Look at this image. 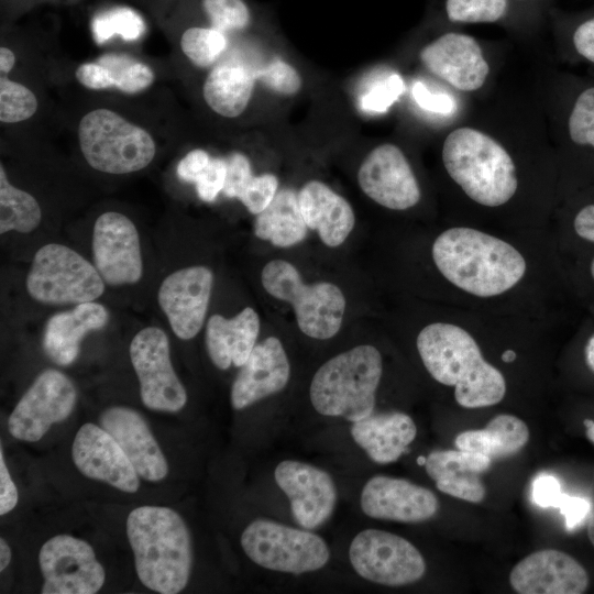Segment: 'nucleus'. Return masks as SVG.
<instances>
[{"label":"nucleus","mask_w":594,"mask_h":594,"mask_svg":"<svg viewBox=\"0 0 594 594\" xmlns=\"http://www.w3.org/2000/svg\"><path fill=\"white\" fill-rule=\"evenodd\" d=\"M77 399L75 385L61 371H43L21 397L8 420L9 432L15 439L35 442L48 429L65 420Z\"/></svg>","instance_id":"nucleus-13"},{"label":"nucleus","mask_w":594,"mask_h":594,"mask_svg":"<svg viewBox=\"0 0 594 594\" xmlns=\"http://www.w3.org/2000/svg\"><path fill=\"white\" fill-rule=\"evenodd\" d=\"M274 477L288 497L299 526L315 529L330 518L338 493L329 473L308 463L285 460L276 466Z\"/></svg>","instance_id":"nucleus-16"},{"label":"nucleus","mask_w":594,"mask_h":594,"mask_svg":"<svg viewBox=\"0 0 594 594\" xmlns=\"http://www.w3.org/2000/svg\"><path fill=\"white\" fill-rule=\"evenodd\" d=\"M109 320L107 308L95 301L76 305L53 315L46 322L43 349L51 361L61 366L72 364L79 354L82 338L103 328Z\"/></svg>","instance_id":"nucleus-26"},{"label":"nucleus","mask_w":594,"mask_h":594,"mask_svg":"<svg viewBox=\"0 0 594 594\" xmlns=\"http://www.w3.org/2000/svg\"><path fill=\"white\" fill-rule=\"evenodd\" d=\"M417 428L405 413L372 414L353 422L351 436L370 457L380 464L395 462L414 441Z\"/></svg>","instance_id":"nucleus-28"},{"label":"nucleus","mask_w":594,"mask_h":594,"mask_svg":"<svg viewBox=\"0 0 594 594\" xmlns=\"http://www.w3.org/2000/svg\"><path fill=\"white\" fill-rule=\"evenodd\" d=\"M38 563L42 594H95L105 583V569L92 547L69 535L48 539L40 549Z\"/></svg>","instance_id":"nucleus-12"},{"label":"nucleus","mask_w":594,"mask_h":594,"mask_svg":"<svg viewBox=\"0 0 594 594\" xmlns=\"http://www.w3.org/2000/svg\"><path fill=\"white\" fill-rule=\"evenodd\" d=\"M29 295L50 305L95 301L105 292L96 266L70 248L48 243L34 255L26 277Z\"/></svg>","instance_id":"nucleus-8"},{"label":"nucleus","mask_w":594,"mask_h":594,"mask_svg":"<svg viewBox=\"0 0 594 594\" xmlns=\"http://www.w3.org/2000/svg\"><path fill=\"white\" fill-rule=\"evenodd\" d=\"M510 0H444L447 19L452 23H494L509 11Z\"/></svg>","instance_id":"nucleus-38"},{"label":"nucleus","mask_w":594,"mask_h":594,"mask_svg":"<svg viewBox=\"0 0 594 594\" xmlns=\"http://www.w3.org/2000/svg\"><path fill=\"white\" fill-rule=\"evenodd\" d=\"M127 535L139 580L161 594L183 591L189 580L193 549L180 515L162 506H141L127 519Z\"/></svg>","instance_id":"nucleus-3"},{"label":"nucleus","mask_w":594,"mask_h":594,"mask_svg":"<svg viewBox=\"0 0 594 594\" xmlns=\"http://www.w3.org/2000/svg\"><path fill=\"white\" fill-rule=\"evenodd\" d=\"M94 265L106 284H135L143 273L140 239L124 215L108 211L98 217L92 232Z\"/></svg>","instance_id":"nucleus-14"},{"label":"nucleus","mask_w":594,"mask_h":594,"mask_svg":"<svg viewBox=\"0 0 594 594\" xmlns=\"http://www.w3.org/2000/svg\"><path fill=\"white\" fill-rule=\"evenodd\" d=\"M290 366L279 339L270 337L255 344L232 387L231 405L240 410L280 392L288 383Z\"/></svg>","instance_id":"nucleus-23"},{"label":"nucleus","mask_w":594,"mask_h":594,"mask_svg":"<svg viewBox=\"0 0 594 594\" xmlns=\"http://www.w3.org/2000/svg\"><path fill=\"white\" fill-rule=\"evenodd\" d=\"M255 72L234 62L215 66L205 79L202 95L211 110L224 118L239 117L253 95Z\"/></svg>","instance_id":"nucleus-29"},{"label":"nucleus","mask_w":594,"mask_h":594,"mask_svg":"<svg viewBox=\"0 0 594 594\" xmlns=\"http://www.w3.org/2000/svg\"><path fill=\"white\" fill-rule=\"evenodd\" d=\"M211 161L208 152L201 148H195L188 152L177 165L178 177L186 182L196 184L199 176L206 169Z\"/></svg>","instance_id":"nucleus-47"},{"label":"nucleus","mask_w":594,"mask_h":594,"mask_svg":"<svg viewBox=\"0 0 594 594\" xmlns=\"http://www.w3.org/2000/svg\"><path fill=\"white\" fill-rule=\"evenodd\" d=\"M97 61L107 68L112 87L122 92L138 94L154 82L152 68L127 54L107 53Z\"/></svg>","instance_id":"nucleus-34"},{"label":"nucleus","mask_w":594,"mask_h":594,"mask_svg":"<svg viewBox=\"0 0 594 594\" xmlns=\"http://www.w3.org/2000/svg\"><path fill=\"white\" fill-rule=\"evenodd\" d=\"M72 457L76 468L89 479L125 493L139 490V474L119 443L101 426L87 422L79 428Z\"/></svg>","instance_id":"nucleus-18"},{"label":"nucleus","mask_w":594,"mask_h":594,"mask_svg":"<svg viewBox=\"0 0 594 594\" xmlns=\"http://www.w3.org/2000/svg\"><path fill=\"white\" fill-rule=\"evenodd\" d=\"M431 255L450 284L482 298L510 290L527 271L526 260L515 246L469 227L441 232L433 241Z\"/></svg>","instance_id":"nucleus-1"},{"label":"nucleus","mask_w":594,"mask_h":594,"mask_svg":"<svg viewBox=\"0 0 594 594\" xmlns=\"http://www.w3.org/2000/svg\"><path fill=\"white\" fill-rule=\"evenodd\" d=\"M38 102L28 87L0 75V120L16 123L30 119L37 110Z\"/></svg>","instance_id":"nucleus-39"},{"label":"nucleus","mask_w":594,"mask_h":594,"mask_svg":"<svg viewBox=\"0 0 594 594\" xmlns=\"http://www.w3.org/2000/svg\"><path fill=\"white\" fill-rule=\"evenodd\" d=\"M308 227L301 215L298 196L290 188L279 189L272 202L254 221L255 235L278 248H289L307 237Z\"/></svg>","instance_id":"nucleus-31"},{"label":"nucleus","mask_w":594,"mask_h":594,"mask_svg":"<svg viewBox=\"0 0 594 594\" xmlns=\"http://www.w3.org/2000/svg\"><path fill=\"white\" fill-rule=\"evenodd\" d=\"M213 274L206 266H189L169 274L158 289V304L174 333L193 339L205 322Z\"/></svg>","instance_id":"nucleus-17"},{"label":"nucleus","mask_w":594,"mask_h":594,"mask_svg":"<svg viewBox=\"0 0 594 594\" xmlns=\"http://www.w3.org/2000/svg\"><path fill=\"white\" fill-rule=\"evenodd\" d=\"M129 352L144 406L179 411L187 403V393L173 369L167 334L157 327L144 328L132 339Z\"/></svg>","instance_id":"nucleus-11"},{"label":"nucleus","mask_w":594,"mask_h":594,"mask_svg":"<svg viewBox=\"0 0 594 594\" xmlns=\"http://www.w3.org/2000/svg\"><path fill=\"white\" fill-rule=\"evenodd\" d=\"M228 46V36L210 25H193L180 35V48L197 67L208 68Z\"/></svg>","instance_id":"nucleus-35"},{"label":"nucleus","mask_w":594,"mask_h":594,"mask_svg":"<svg viewBox=\"0 0 594 594\" xmlns=\"http://www.w3.org/2000/svg\"><path fill=\"white\" fill-rule=\"evenodd\" d=\"M19 495L15 484L4 462L3 450H0V515L8 514L18 504Z\"/></svg>","instance_id":"nucleus-49"},{"label":"nucleus","mask_w":594,"mask_h":594,"mask_svg":"<svg viewBox=\"0 0 594 594\" xmlns=\"http://www.w3.org/2000/svg\"><path fill=\"white\" fill-rule=\"evenodd\" d=\"M416 344L428 373L437 382L454 387L461 407H490L505 397L504 375L484 359L476 340L462 327L430 323L421 329Z\"/></svg>","instance_id":"nucleus-2"},{"label":"nucleus","mask_w":594,"mask_h":594,"mask_svg":"<svg viewBox=\"0 0 594 594\" xmlns=\"http://www.w3.org/2000/svg\"><path fill=\"white\" fill-rule=\"evenodd\" d=\"M515 358H516V354L513 351H506L503 354V360L506 361V362H512Z\"/></svg>","instance_id":"nucleus-57"},{"label":"nucleus","mask_w":594,"mask_h":594,"mask_svg":"<svg viewBox=\"0 0 594 594\" xmlns=\"http://www.w3.org/2000/svg\"><path fill=\"white\" fill-rule=\"evenodd\" d=\"M587 535L591 543L594 547V512L590 515L588 518Z\"/></svg>","instance_id":"nucleus-56"},{"label":"nucleus","mask_w":594,"mask_h":594,"mask_svg":"<svg viewBox=\"0 0 594 594\" xmlns=\"http://www.w3.org/2000/svg\"><path fill=\"white\" fill-rule=\"evenodd\" d=\"M383 373L380 351L358 345L323 363L310 384V402L323 416L355 422L373 414Z\"/></svg>","instance_id":"nucleus-5"},{"label":"nucleus","mask_w":594,"mask_h":594,"mask_svg":"<svg viewBox=\"0 0 594 594\" xmlns=\"http://www.w3.org/2000/svg\"><path fill=\"white\" fill-rule=\"evenodd\" d=\"M78 139L86 162L107 174L139 172L156 153L155 141L146 130L103 108L82 117Z\"/></svg>","instance_id":"nucleus-6"},{"label":"nucleus","mask_w":594,"mask_h":594,"mask_svg":"<svg viewBox=\"0 0 594 594\" xmlns=\"http://www.w3.org/2000/svg\"><path fill=\"white\" fill-rule=\"evenodd\" d=\"M557 508L564 517L565 528L571 531L579 527L591 513V503L584 497L563 493Z\"/></svg>","instance_id":"nucleus-46"},{"label":"nucleus","mask_w":594,"mask_h":594,"mask_svg":"<svg viewBox=\"0 0 594 594\" xmlns=\"http://www.w3.org/2000/svg\"><path fill=\"white\" fill-rule=\"evenodd\" d=\"M361 508L375 519L421 522L437 514L439 502L426 487L404 479L375 475L362 490Z\"/></svg>","instance_id":"nucleus-20"},{"label":"nucleus","mask_w":594,"mask_h":594,"mask_svg":"<svg viewBox=\"0 0 594 594\" xmlns=\"http://www.w3.org/2000/svg\"><path fill=\"white\" fill-rule=\"evenodd\" d=\"M15 65V55L8 48L2 46L0 48V75H7L13 69Z\"/></svg>","instance_id":"nucleus-52"},{"label":"nucleus","mask_w":594,"mask_h":594,"mask_svg":"<svg viewBox=\"0 0 594 594\" xmlns=\"http://www.w3.org/2000/svg\"><path fill=\"white\" fill-rule=\"evenodd\" d=\"M529 440V429L518 417L509 414L495 416L483 429L466 430L455 438L460 450L481 453L491 460L517 453Z\"/></svg>","instance_id":"nucleus-30"},{"label":"nucleus","mask_w":594,"mask_h":594,"mask_svg":"<svg viewBox=\"0 0 594 594\" xmlns=\"http://www.w3.org/2000/svg\"><path fill=\"white\" fill-rule=\"evenodd\" d=\"M584 426L586 428L585 433L587 439L594 444V420L585 419Z\"/></svg>","instance_id":"nucleus-55"},{"label":"nucleus","mask_w":594,"mask_h":594,"mask_svg":"<svg viewBox=\"0 0 594 594\" xmlns=\"http://www.w3.org/2000/svg\"><path fill=\"white\" fill-rule=\"evenodd\" d=\"M226 177V158L211 157L210 163L195 184L199 198L206 202L215 201L223 190Z\"/></svg>","instance_id":"nucleus-43"},{"label":"nucleus","mask_w":594,"mask_h":594,"mask_svg":"<svg viewBox=\"0 0 594 594\" xmlns=\"http://www.w3.org/2000/svg\"><path fill=\"white\" fill-rule=\"evenodd\" d=\"M426 460H427V458H425V457H419L418 460H417V462H418V464H420V465H425Z\"/></svg>","instance_id":"nucleus-58"},{"label":"nucleus","mask_w":594,"mask_h":594,"mask_svg":"<svg viewBox=\"0 0 594 594\" xmlns=\"http://www.w3.org/2000/svg\"><path fill=\"white\" fill-rule=\"evenodd\" d=\"M75 76L79 84L89 89L102 90L112 87L107 68L98 61L81 64L76 69Z\"/></svg>","instance_id":"nucleus-48"},{"label":"nucleus","mask_w":594,"mask_h":594,"mask_svg":"<svg viewBox=\"0 0 594 594\" xmlns=\"http://www.w3.org/2000/svg\"><path fill=\"white\" fill-rule=\"evenodd\" d=\"M297 196L308 229L316 230L327 246L341 245L355 224L349 201L319 180L306 183Z\"/></svg>","instance_id":"nucleus-25"},{"label":"nucleus","mask_w":594,"mask_h":594,"mask_svg":"<svg viewBox=\"0 0 594 594\" xmlns=\"http://www.w3.org/2000/svg\"><path fill=\"white\" fill-rule=\"evenodd\" d=\"M349 558L365 580L387 586H403L420 580L426 562L405 538L380 529H365L352 540Z\"/></svg>","instance_id":"nucleus-10"},{"label":"nucleus","mask_w":594,"mask_h":594,"mask_svg":"<svg viewBox=\"0 0 594 594\" xmlns=\"http://www.w3.org/2000/svg\"><path fill=\"white\" fill-rule=\"evenodd\" d=\"M572 41L578 53L594 63V16L576 26Z\"/></svg>","instance_id":"nucleus-50"},{"label":"nucleus","mask_w":594,"mask_h":594,"mask_svg":"<svg viewBox=\"0 0 594 594\" xmlns=\"http://www.w3.org/2000/svg\"><path fill=\"white\" fill-rule=\"evenodd\" d=\"M254 72L256 78L279 95L294 96L301 89L302 79L300 74L295 67L280 58H273L264 67Z\"/></svg>","instance_id":"nucleus-41"},{"label":"nucleus","mask_w":594,"mask_h":594,"mask_svg":"<svg viewBox=\"0 0 594 594\" xmlns=\"http://www.w3.org/2000/svg\"><path fill=\"white\" fill-rule=\"evenodd\" d=\"M569 134L574 143L594 147V87L578 97L569 118Z\"/></svg>","instance_id":"nucleus-40"},{"label":"nucleus","mask_w":594,"mask_h":594,"mask_svg":"<svg viewBox=\"0 0 594 594\" xmlns=\"http://www.w3.org/2000/svg\"><path fill=\"white\" fill-rule=\"evenodd\" d=\"M241 546L257 565L301 574L326 565L330 551L318 535L267 519H255L242 532Z\"/></svg>","instance_id":"nucleus-9"},{"label":"nucleus","mask_w":594,"mask_h":594,"mask_svg":"<svg viewBox=\"0 0 594 594\" xmlns=\"http://www.w3.org/2000/svg\"><path fill=\"white\" fill-rule=\"evenodd\" d=\"M99 422L122 448L139 476L150 482L166 477L167 461L140 413L113 406L100 414Z\"/></svg>","instance_id":"nucleus-22"},{"label":"nucleus","mask_w":594,"mask_h":594,"mask_svg":"<svg viewBox=\"0 0 594 594\" xmlns=\"http://www.w3.org/2000/svg\"><path fill=\"white\" fill-rule=\"evenodd\" d=\"M442 162L449 176L473 201L499 207L517 191L515 163L496 140L472 128H459L448 134Z\"/></svg>","instance_id":"nucleus-4"},{"label":"nucleus","mask_w":594,"mask_h":594,"mask_svg":"<svg viewBox=\"0 0 594 594\" xmlns=\"http://www.w3.org/2000/svg\"><path fill=\"white\" fill-rule=\"evenodd\" d=\"M562 495L559 480L551 474H539L532 482V498L540 507L557 508Z\"/></svg>","instance_id":"nucleus-45"},{"label":"nucleus","mask_w":594,"mask_h":594,"mask_svg":"<svg viewBox=\"0 0 594 594\" xmlns=\"http://www.w3.org/2000/svg\"><path fill=\"white\" fill-rule=\"evenodd\" d=\"M404 91V81L397 74L376 82L362 99L363 109L372 112L386 111Z\"/></svg>","instance_id":"nucleus-42"},{"label":"nucleus","mask_w":594,"mask_h":594,"mask_svg":"<svg viewBox=\"0 0 594 594\" xmlns=\"http://www.w3.org/2000/svg\"><path fill=\"white\" fill-rule=\"evenodd\" d=\"M419 57L431 74L460 91L480 89L490 73L480 44L463 33L442 34L427 44Z\"/></svg>","instance_id":"nucleus-19"},{"label":"nucleus","mask_w":594,"mask_h":594,"mask_svg":"<svg viewBox=\"0 0 594 594\" xmlns=\"http://www.w3.org/2000/svg\"><path fill=\"white\" fill-rule=\"evenodd\" d=\"M142 16L129 7H114L96 14L91 20V30L98 44L107 42L114 35L125 41L139 40L145 32Z\"/></svg>","instance_id":"nucleus-36"},{"label":"nucleus","mask_w":594,"mask_h":594,"mask_svg":"<svg viewBox=\"0 0 594 594\" xmlns=\"http://www.w3.org/2000/svg\"><path fill=\"white\" fill-rule=\"evenodd\" d=\"M12 558L11 549L7 541L1 538L0 539V571H3L10 563Z\"/></svg>","instance_id":"nucleus-53"},{"label":"nucleus","mask_w":594,"mask_h":594,"mask_svg":"<svg viewBox=\"0 0 594 594\" xmlns=\"http://www.w3.org/2000/svg\"><path fill=\"white\" fill-rule=\"evenodd\" d=\"M278 191V178L273 174L254 176L250 160L235 158L229 163L222 193L240 200L249 212L258 215Z\"/></svg>","instance_id":"nucleus-32"},{"label":"nucleus","mask_w":594,"mask_h":594,"mask_svg":"<svg viewBox=\"0 0 594 594\" xmlns=\"http://www.w3.org/2000/svg\"><path fill=\"white\" fill-rule=\"evenodd\" d=\"M509 583L519 594H581L588 587V575L570 554L544 549L519 561L509 574Z\"/></svg>","instance_id":"nucleus-21"},{"label":"nucleus","mask_w":594,"mask_h":594,"mask_svg":"<svg viewBox=\"0 0 594 594\" xmlns=\"http://www.w3.org/2000/svg\"><path fill=\"white\" fill-rule=\"evenodd\" d=\"M258 332L260 318L251 307L231 319L211 316L205 336L210 360L220 370H228L231 364L241 367L254 349Z\"/></svg>","instance_id":"nucleus-27"},{"label":"nucleus","mask_w":594,"mask_h":594,"mask_svg":"<svg viewBox=\"0 0 594 594\" xmlns=\"http://www.w3.org/2000/svg\"><path fill=\"white\" fill-rule=\"evenodd\" d=\"M585 362L588 369L594 372V334H592L584 348Z\"/></svg>","instance_id":"nucleus-54"},{"label":"nucleus","mask_w":594,"mask_h":594,"mask_svg":"<svg viewBox=\"0 0 594 594\" xmlns=\"http://www.w3.org/2000/svg\"><path fill=\"white\" fill-rule=\"evenodd\" d=\"M42 211L29 193L11 185L3 165L0 166V234L11 230L29 233L37 228Z\"/></svg>","instance_id":"nucleus-33"},{"label":"nucleus","mask_w":594,"mask_h":594,"mask_svg":"<svg viewBox=\"0 0 594 594\" xmlns=\"http://www.w3.org/2000/svg\"><path fill=\"white\" fill-rule=\"evenodd\" d=\"M411 95L416 103L425 111L450 116L455 112L458 106L455 99L447 94L430 90L424 82L416 81L411 88Z\"/></svg>","instance_id":"nucleus-44"},{"label":"nucleus","mask_w":594,"mask_h":594,"mask_svg":"<svg viewBox=\"0 0 594 594\" xmlns=\"http://www.w3.org/2000/svg\"><path fill=\"white\" fill-rule=\"evenodd\" d=\"M516 1H518V2H525V1H527V0H516Z\"/></svg>","instance_id":"nucleus-59"},{"label":"nucleus","mask_w":594,"mask_h":594,"mask_svg":"<svg viewBox=\"0 0 594 594\" xmlns=\"http://www.w3.org/2000/svg\"><path fill=\"white\" fill-rule=\"evenodd\" d=\"M573 228L581 239L594 243V205L585 206L576 213ZM590 272L594 279V257L591 262Z\"/></svg>","instance_id":"nucleus-51"},{"label":"nucleus","mask_w":594,"mask_h":594,"mask_svg":"<svg viewBox=\"0 0 594 594\" xmlns=\"http://www.w3.org/2000/svg\"><path fill=\"white\" fill-rule=\"evenodd\" d=\"M358 182L369 198L387 209L406 210L421 198L411 166L395 144L373 148L360 165Z\"/></svg>","instance_id":"nucleus-15"},{"label":"nucleus","mask_w":594,"mask_h":594,"mask_svg":"<svg viewBox=\"0 0 594 594\" xmlns=\"http://www.w3.org/2000/svg\"><path fill=\"white\" fill-rule=\"evenodd\" d=\"M491 464L492 460L481 453L458 449L432 451L427 457L425 468L440 492L470 503H480L485 497L481 474Z\"/></svg>","instance_id":"nucleus-24"},{"label":"nucleus","mask_w":594,"mask_h":594,"mask_svg":"<svg viewBox=\"0 0 594 594\" xmlns=\"http://www.w3.org/2000/svg\"><path fill=\"white\" fill-rule=\"evenodd\" d=\"M261 280L271 296L293 306L298 327L306 336L327 340L340 330L346 302L337 285L329 282L305 284L298 270L284 260L268 262L263 267Z\"/></svg>","instance_id":"nucleus-7"},{"label":"nucleus","mask_w":594,"mask_h":594,"mask_svg":"<svg viewBox=\"0 0 594 594\" xmlns=\"http://www.w3.org/2000/svg\"><path fill=\"white\" fill-rule=\"evenodd\" d=\"M199 7L209 25L226 34L244 31L253 22L245 0H199Z\"/></svg>","instance_id":"nucleus-37"}]
</instances>
